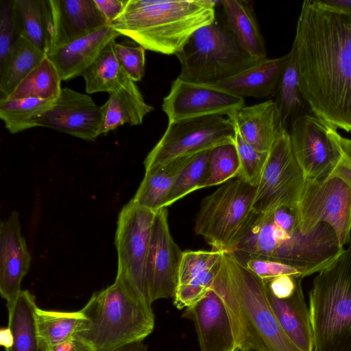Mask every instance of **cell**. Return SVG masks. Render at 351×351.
<instances>
[{"instance_id": "6da1fadb", "label": "cell", "mask_w": 351, "mask_h": 351, "mask_svg": "<svg viewBox=\"0 0 351 351\" xmlns=\"http://www.w3.org/2000/svg\"><path fill=\"white\" fill-rule=\"evenodd\" d=\"M291 49L312 113L351 132V12L304 1Z\"/></svg>"}, {"instance_id": "7a4b0ae2", "label": "cell", "mask_w": 351, "mask_h": 351, "mask_svg": "<svg viewBox=\"0 0 351 351\" xmlns=\"http://www.w3.org/2000/svg\"><path fill=\"white\" fill-rule=\"evenodd\" d=\"M343 250L334 230L321 223L304 233L295 210L254 213L232 254L239 260L267 257L303 269L307 276L328 266Z\"/></svg>"}, {"instance_id": "3957f363", "label": "cell", "mask_w": 351, "mask_h": 351, "mask_svg": "<svg viewBox=\"0 0 351 351\" xmlns=\"http://www.w3.org/2000/svg\"><path fill=\"white\" fill-rule=\"evenodd\" d=\"M211 289L226 306L239 350L302 351L280 326L269 304L266 283L232 253L223 252Z\"/></svg>"}, {"instance_id": "277c9868", "label": "cell", "mask_w": 351, "mask_h": 351, "mask_svg": "<svg viewBox=\"0 0 351 351\" xmlns=\"http://www.w3.org/2000/svg\"><path fill=\"white\" fill-rule=\"evenodd\" d=\"M220 1L128 0L110 26L145 50L176 56L195 31L216 19Z\"/></svg>"}, {"instance_id": "5b68a950", "label": "cell", "mask_w": 351, "mask_h": 351, "mask_svg": "<svg viewBox=\"0 0 351 351\" xmlns=\"http://www.w3.org/2000/svg\"><path fill=\"white\" fill-rule=\"evenodd\" d=\"M81 311L87 320L75 337L90 351H113L143 341L154 328L152 304L117 278L106 289L95 291Z\"/></svg>"}, {"instance_id": "8992f818", "label": "cell", "mask_w": 351, "mask_h": 351, "mask_svg": "<svg viewBox=\"0 0 351 351\" xmlns=\"http://www.w3.org/2000/svg\"><path fill=\"white\" fill-rule=\"evenodd\" d=\"M308 310L313 351H351V241L314 278Z\"/></svg>"}, {"instance_id": "52a82bcc", "label": "cell", "mask_w": 351, "mask_h": 351, "mask_svg": "<svg viewBox=\"0 0 351 351\" xmlns=\"http://www.w3.org/2000/svg\"><path fill=\"white\" fill-rule=\"evenodd\" d=\"M176 56L180 64L178 77L202 84L217 83L261 62L248 55L217 19L195 31Z\"/></svg>"}, {"instance_id": "ba28073f", "label": "cell", "mask_w": 351, "mask_h": 351, "mask_svg": "<svg viewBox=\"0 0 351 351\" xmlns=\"http://www.w3.org/2000/svg\"><path fill=\"white\" fill-rule=\"evenodd\" d=\"M256 189L239 178L221 184L202 199L195 219V234L213 250L234 252L254 214Z\"/></svg>"}, {"instance_id": "9c48e42d", "label": "cell", "mask_w": 351, "mask_h": 351, "mask_svg": "<svg viewBox=\"0 0 351 351\" xmlns=\"http://www.w3.org/2000/svg\"><path fill=\"white\" fill-rule=\"evenodd\" d=\"M236 130L227 116L214 115L168 123L144 160L145 171L176 159L234 143Z\"/></svg>"}, {"instance_id": "30bf717a", "label": "cell", "mask_w": 351, "mask_h": 351, "mask_svg": "<svg viewBox=\"0 0 351 351\" xmlns=\"http://www.w3.org/2000/svg\"><path fill=\"white\" fill-rule=\"evenodd\" d=\"M295 213L304 233L326 223L334 230L341 246L351 241V187L342 178L306 180Z\"/></svg>"}, {"instance_id": "8fae6325", "label": "cell", "mask_w": 351, "mask_h": 351, "mask_svg": "<svg viewBox=\"0 0 351 351\" xmlns=\"http://www.w3.org/2000/svg\"><path fill=\"white\" fill-rule=\"evenodd\" d=\"M306 182L293 154L288 130L274 143L256 186L252 208L265 213L278 207L295 210Z\"/></svg>"}, {"instance_id": "7c38bea8", "label": "cell", "mask_w": 351, "mask_h": 351, "mask_svg": "<svg viewBox=\"0 0 351 351\" xmlns=\"http://www.w3.org/2000/svg\"><path fill=\"white\" fill-rule=\"evenodd\" d=\"M156 213L131 199L119 214L115 236L118 254L116 278L133 287L149 303L145 267Z\"/></svg>"}, {"instance_id": "4fadbf2b", "label": "cell", "mask_w": 351, "mask_h": 351, "mask_svg": "<svg viewBox=\"0 0 351 351\" xmlns=\"http://www.w3.org/2000/svg\"><path fill=\"white\" fill-rule=\"evenodd\" d=\"M295 157L306 180L330 176L341 156L337 129L315 114H303L290 124L289 132Z\"/></svg>"}, {"instance_id": "5bb4252c", "label": "cell", "mask_w": 351, "mask_h": 351, "mask_svg": "<svg viewBox=\"0 0 351 351\" xmlns=\"http://www.w3.org/2000/svg\"><path fill=\"white\" fill-rule=\"evenodd\" d=\"M182 254L169 230L167 208H162L155 214L146 261L145 279L151 304L174 296Z\"/></svg>"}, {"instance_id": "9a60e30c", "label": "cell", "mask_w": 351, "mask_h": 351, "mask_svg": "<svg viewBox=\"0 0 351 351\" xmlns=\"http://www.w3.org/2000/svg\"><path fill=\"white\" fill-rule=\"evenodd\" d=\"M245 105V99L208 84L177 77L164 97L162 111L168 123L214 115L228 116Z\"/></svg>"}, {"instance_id": "2e32d148", "label": "cell", "mask_w": 351, "mask_h": 351, "mask_svg": "<svg viewBox=\"0 0 351 351\" xmlns=\"http://www.w3.org/2000/svg\"><path fill=\"white\" fill-rule=\"evenodd\" d=\"M101 121V106L91 97L63 88L52 106L35 119V125L93 141L99 136Z\"/></svg>"}, {"instance_id": "e0dca14e", "label": "cell", "mask_w": 351, "mask_h": 351, "mask_svg": "<svg viewBox=\"0 0 351 351\" xmlns=\"http://www.w3.org/2000/svg\"><path fill=\"white\" fill-rule=\"evenodd\" d=\"M184 316L195 326L200 351H239L226 306L214 289L193 305Z\"/></svg>"}, {"instance_id": "ac0fdd59", "label": "cell", "mask_w": 351, "mask_h": 351, "mask_svg": "<svg viewBox=\"0 0 351 351\" xmlns=\"http://www.w3.org/2000/svg\"><path fill=\"white\" fill-rule=\"evenodd\" d=\"M32 257L22 236L17 212H12L0 226V293L8 311L22 291L21 285L28 272Z\"/></svg>"}, {"instance_id": "d6986e66", "label": "cell", "mask_w": 351, "mask_h": 351, "mask_svg": "<svg viewBox=\"0 0 351 351\" xmlns=\"http://www.w3.org/2000/svg\"><path fill=\"white\" fill-rule=\"evenodd\" d=\"M222 255L223 252L213 249L183 252L173 296L178 309L193 305L211 289Z\"/></svg>"}, {"instance_id": "ffe728a7", "label": "cell", "mask_w": 351, "mask_h": 351, "mask_svg": "<svg viewBox=\"0 0 351 351\" xmlns=\"http://www.w3.org/2000/svg\"><path fill=\"white\" fill-rule=\"evenodd\" d=\"M50 3L53 16L50 52L109 25L95 0H50Z\"/></svg>"}, {"instance_id": "44dd1931", "label": "cell", "mask_w": 351, "mask_h": 351, "mask_svg": "<svg viewBox=\"0 0 351 351\" xmlns=\"http://www.w3.org/2000/svg\"><path fill=\"white\" fill-rule=\"evenodd\" d=\"M228 117L242 138L260 152H269L276 140L288 130L272 99L244 105Z\"/></svg>"}, {"instance_id": "7402d4cb", "label": "cell", "mask_w": 351, "mask_h": 351, "mask_svg": "<svg viewBox=\"0 0 351 351\" xmlns=\"http://www.w3.org/2000/svg\"><path fill=\"white\" fill-rule=\"evenodd\" d=\"M121 36L108 25L51 51L47 56L62 80L82 76L100 51L111 40Z\"/></svg>"}, {"instance_id": "603a6c76", "label": "cell", "mask_w": 351, "mask_h": 351, "mask_svg": "<svg viewBox=\"0 0 351 351\" xmlns=\"http://www.w3.org/2000/svg\"><path fill=\"white\" fill-rule=\"evenodd\" d=\"M289 53L266 59L229 78L211 85L233 95L263 99L274 95Z\"/></svg>"}, {"instance_id": "cb8c5ba5", "label": "cell", "mask_w": 351, "mask_h": 351, "mask_svg": "<svg viewBox=\"0 0 351 351\" xmlns=\"http://www.w3.org/2000/svg\"><path fill=\"white\" fill-rule=\"evenodd\" d=\"M267 297L280 326L290 339L300 350L313 351L309 310L304 299L302 281L287 297L276 298L268 289Z\"/></svg>"}, {"instance_id": "d4e9b609", "label": "cell", "mask_w": 351, "mask_h": 351, "mask_svg": "<svg viewBox=\"0 0 351 351\" xmlns=\"http://www.w3.org/2000/svg\"><path fill=\"white\" fill-rule=\"evenodd\" d=\"M102 121L99 135L125 123L141 125L154 108L147 104L136 83L130 79L118 90L111 93L101 106Z\"/></svg>"}, {"instance_id": "484cf974", "label": "cell", "mask_w": 351, "mask_h": 351, "mask_svg": "<svg viewBox=\"0 0 351 351\" xmlns=\"http://www.w3.org/2000/svg\"><path fill=\"white\" fill-rule=\"evenodd\" d=\"M13 14L17 37H23L48 55L53 37L50 0H14Z\"/></svg>"}, {"instance_id": "4316f807", "label": "cell", "mask_w": 351, "mask_h": 351, "mask_svg": "<svg viewBox=\"0 0 351 351\" xmlns=\"http://www.w3.org/2000/svg\"><path fill=\"white\" fill-rule=\"evenodd\" d=\"M221 4L225 14V24L239 46L258 61L267 59L253 5L243 0H222Z\"/></svg>"}, {"instance_id": "83f0119b", "label": "cell", "mask_w": 351, "mask_h": 351, "mask_svg": "<svg viewBox=\"0 0 351 351\" xmlns=\"http://www.w3.org/2000/svg\"><path fill=\"white\" fill-rule=\"evenodd\" d=\"M196 154L180 158L145 171V176L132 200L154 212L165 204L176 180Z\"/></svg>"}, {"instance_id": "f1b7e54d", "label": "cell", "mask_w": 351, "mask_h": 351, "mask_svg": "<svg viewBox=\"0 0 351 351\" xmlns=\"http://www.w3.org/2000/svg\"><path fill=\"white\" fill-rule=\"evenodd\" d=\"M38 306L28 290H22L8 310V327L14 337L12 346L5 351H49L40 339L36 320Z\"/></svg>"}, {"instance_id": "f546056e", "label": "cell", "mask_w": 351, "mask_h": 351, "mask_svg": "<svg viewBox=\"0 0 351 351\" xmlns=\"http://www.w3.org/2000/svg\"><path fill=\"white\" fill-rule=\"evenodd\" d=\"M111 40L100 51L82 76L85 80L86 92H106L110 94L121 88L130 78L120 66Z\"/></svg>"}, {"instance_id": "4dcf8cb0", "label": "cell", "mask_w": 351, "mask_h": 351, "mask_svg": "<svg viewBox=\"0 0 351 351\" xmlns=\"http://www.w3.org/2000/svg\"><path fill=\"white\" fill-rule=\"evenodd\" d=\"M47 56L23 37H18L0 66V99L9 96L19 84Z\"/></svg>"}, {"instance_id": "1f68e13d", "label": "cell", "mask_w": 351, "mask_h": 351, "mask_svg": "<svg viewBox=\"0 0 351 351\" xmlns=\"http://www.w3.org/2000/svg\"><path fill=\"white\" fill-rule=\"evenodd\" d=\"M36 320L39 336L49 348L75 337L85 326L87 319L81 310L68 312L38 307Z\"/></svg>"}, {"instance_id": "d6a6232c", "label": "cell", "mask_w": 351, "mask_h": 351, "mask_svg": "<svg viewBox=\"0 0 351 351\" xmlns=\"http://www.w3.org/2000/svg\"><path fill=\"white\" fill-rule=\"evenodd\" d=\"M62 79L47 56L5 98L18 99L34 97L55 101L59 97Z\"/></svg>"}, {"instance_id": "836d02e7", "label": "cell", "mask_w": 351, "mask_h": 351, "mask_svg": "<svg viewBox=\"0 0 351 351\" xmlns=\"http://www.w3.org/2000/svg\"><path fill=\"white\" fill-rule=\"evenodd\" d=\"M289 58L282 74L274 100L287 129L288 124L298 117L306 114V106L300 87L298 69L293 51L289 52Z\"/></svg>"}, {"instance_id": "e575fe53", "label": "cell", "mask_w": 351, "mask_h": 351, "mask_svg": "<svg viewBox=\"0 0 351 351\" xmlns=\"http://www.w3.org/2000/svg\"><path fill=\"white\" fill-rule=\"evenodd\" d=\"M53 102L34 97L0 99V118L7 130L11 134H16L36 127L35 119Z\"/></svg>"}, {"instance_id": "d590c367", "label": "cell", "mask_w": 351, "mask_h": 351, "mask_svg": "<svg viewBox=\"0 0 351 351\" xmlns=\"http://www.w3.org/2000/svg\"><path fill=\"white\" fill-rule=\"evenodd\" d=\"M240 161L234 143L224 144L209 151L206 180L201 186H217L239 177Z\"/></svg>"}, {"instance_id": "8d00e7d4", "label": "cell", "mask_w": 351, "mask_h": 351, "mask_svg": "<svg viewBox=\"0 0 351 351\" xmlns=\"http://www.w3.org/2000/svg\"><path fill=\"white\" fill-rule=\"evenodd\" d=\"M209 151L196 154L182 171L171 189L166 208L192 191L201 189L207 176Z\"/></svg>"}, {"instance_id": "74e56055", "label": "cell", "mask_w": 351, "mask_h": 351, "mask_svg": "<svg viewBox=\"0 0 351 351\" xmlns=\"http://www.w3.org/2000/svg\"><path fill=\"white\" fill-rule=\"evenodd\" d=\"M234 144L241 167L239 178L251 186H257L267 160L268 152H260L252 147L237 130Z\"/></svg>"}, {"instance_id": "f35d334b", "label": "cell", "mask_w": 351, "mask_h": 351, "mask_svg": "<svg viewBox=\"0 0 351 351\" xmlns=\"http://www.w3.org/2000/svg\"><path fill=\"white\" fill-rule=\"evenodd\" d=\"M239 261L265 283L281 276L303 278L307 276L303 269L267 257L250 256Z\"/></svg>"}, {"instance_id": "ab89813d", "label": "cell", "mask_w": 351, "mask_h": 351, "mask_svg": "<svg viewBox=\"0 0 351 351\" xmlns=\"http://www.w3.org/2000/svg\"><path fill=\"white\" fill-rule=\"evenodd\" d=\"M114 51L120 66L134 82L145 75V49L140 46H128L114 43Z\"/></svg>"}, {"instance_id": "60d3db41", "label": "cell", "mask_w": 351, "mask_h": 351, "mask_svg": "<svg viewBox=\"0 0 351 351\" xmlns=\"http://www.w3.org/2000/svg\"><path fill=\"white\" fill-rule=\"evenodd\" d=\"M13 1H0V66L8 59L18 38L14 19Z\"/></svg>"}, {"instance_id": "b9f144b4", "label": "cell", "mask_w": 351, "mask_h": 351, "mask_svg": "<svg viewBox=\"0 0 351 351\" xmlns=\"http://www.w3.org/2000/svg\"><path fill=\"white\" fill-rule=\"evenodd\" d=\"M339 143L341 156L331 176L340 177L351 187V139L340 135Z\"/></svg>"}, {"instance_id": "7bdbcfd3", "label": "cell", "mask_w": 351, "mask_h": 351, "mask_svg": "<svg viewBox=\"0 0 351 351\" xmlns=\"http://www.w3.org/2000/svg\"><path fill=\"white\" fill-rule=\"evenodd\" d=\"M128 0H95L109 25L123 11Z\"/></svg>"}, {"instance_id": "ee69618b", "label": "cell", "mask_w": 351, "mask_h": 351, "mask_svg": "<svg viewBox=\"0 0 351 351\" xmlns=\"http://www.w3.org/2000/svg\"><path fill=\"white\" fill-rule=\"evenodd\" d=\"M87 347L76 337H73L49 348V351H85Z\"/></svg>"}, {"instance_id": "f6af8a7d", "label": "cell", "mask_w": 351, "mask_h": 351, "mask_svg": "<svg viewBox=\"0 0 351 351\" xmlns=\"http://www.w3.org/2000/svg\"><path fill=\"white\" fill-rule=\"evenodd\" d=\"M322 4L334 9L351 12V0H318Z\"/></svg>"}, {"instance_id": "bcb514c9", "label": "cell", "mask_w": 351, "mask_h": 351, "mask_svg": "<svg viewBox=\"0 0 351 351\" xmlns=\"http://www.w3.org/2000/svg\"><path fill=\"white\" fill-rule=\"evenodd\" d=\"M14 342V337L10 328L3 327L0 330V344L5 349L10 348Z\"/></svg>"}, {"instance_id": "7dc6e473", "label": "cell", "mask_w": 351, "mask_h": 351, "mask_svg": "<svg viewBox=\"0 0 351 351\" xmlns=\"http://www.w3.org/2000/svg\"><path fill=\"white\" fill-rule=\"evenodd\" d=\"M113 351H147V347L143 341L133 342Z\"/></svg>"}, {"instance_id": "c3c4849f", "label": "cell", "mask_w": 351, "mask_h": 351, "mask_svg": "<svg viewBox=\"0 0 351 351\" xmlns=\"http://www.w3.org/2000/svg\"><path fill=\"white\" fill-rule=\"evenodd\" d=\"M239 351H261L252 347H244L239 350Z\"/></svg>"}, {"instance_id": "681fc988", "label": "cell", "mask_w": 351, "mask_h": 351, "mask_svg": "<svg viewBox=\"0 0 351 351\" xmlns=\"http://www.w3.org/2000/svg\"><path fill=\"white\" fill-rule=\"evenodd\" d=\"M85 351H90L88 349L86 350Z\"/></svg>"}]
</instances>
